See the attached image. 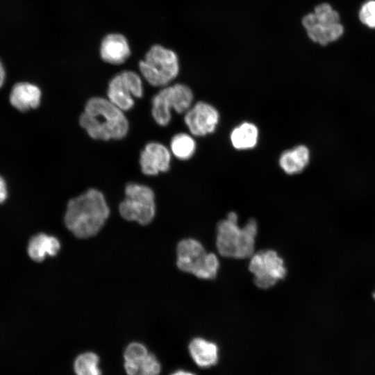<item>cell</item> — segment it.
Segmentation results:
<instances>
[{
    "label": "cell",
    "mask_w": 375,
    "mask_h": 375,
    "mask_svg": "<svg viewBox=\"0 0 375 375\" xmlns=\"http://www.w3.org/2000/svg\"><path fill=\"white\" fill-rule=\"evenodd\" d=\"M109 214L110 209L103 193L90 188L68 201L65 224L76 237L88 238L101 230Z\"/></svg>",
    "instance_id": "1"
},
{
    "label": "cell",
    "mask_w": 375,
    "mask_h": 375,
    "mask_svg": "<svg viewBox=\"0 0 375 375\" xmlns=\"http://www.w3.org/2000/svg\"><path fill=\"white\" fill-rule=\"evenodd\" d=\"M81 126L94 140H121L128 133L129 124L123 110L107 99L90 98L79 117Z\"/></svg>",
    "instance_id": "2"
},
{
    "label": "cell",
    "mask_w": 375,
    "mask_h": 375,
    "mask_svg": "<svg viewBox=\"0 0 375 375\" xmlns=\"http://www.w3.org/2000/svg\"><path fill=\"white\" fill-rule=\"evenodd\" d=\"M257 232L255 219H250L240 228L238 224L237 214L230 212L217 226L216 247L219 253L224 257L237 259L251 257L254 252Z\"/></svg>",
    "instance_id": "3"
},
{
    "label": "cell",
    "mask_w": 375,
    "mask_h": 375,
    "mask_svg": "<svg viewBox=\"0 0 375 375\" xmlns=\"http://www.w3.org/2000/svg\"><path fill=\"white\" fill-rule=\"evenodd\" d=\"M139 69L151 85L163 88L169 85L178 75V58L172 49L155 44L140 61Z\"/></svg>",
    "instance_id": "4"
},
{
    "label": "cell",
    "mask_w": 375,
    "mask_h": 375,
    "mask_svg": "<svg viewBox=\"0 0 375 375\" xmlns=\"http://www.w3.org/2000/svg\"><path fill=\"white\" fill-rule=\"evenodd\" d=\"M176 265L183 272L202 279L216 277L219 262L217 256L206 252L203 244L192 238L183 239L177 245Z\"/></svg>",
    "instance_id": "5"
},
{
    "label": "cell",
    "mask_w": 375,
    "mask_h": 375,
    "mask_svg": "<svg viewBox=\"0 0 375 375\" xmlns=\"http://www.w3.org/2000/svg\"><path fill=\"white\" fill-rule=\"evenodd\" d=\"M194 93L186 84L176 83L162 88L152 99L151 115L160 126H167L172 119V110L185 114L194 103Z\"/></svg>",
    "instance_id": "6"
},
{
    "label": "cell",
    "mask_w": 375,
    "mask_h": 375,
    "mask_svg": "<svg viewBox=\"0 0 375 375\" xmlns=\"http://www.w3.org/2000/svg\"><path fill=\"white\" fill-rule=\"evenodd\" d=\"M125 199L119 203L123 218L141 225L151 223L156 214L155 195L147 185L128 183L125 187Z\"/></svg>",
    "instance_id": "7"
},
{
    "label": "cell",
    "mask_w": 375,
    "mask_h": 375,
    "mask_svg": "<svg viewBox=\"0 0 375 375\" xmlns=\"http://www.w3.org/2000/svg\"><path fill=\"white\" fill-rule=\"evenodd\" d=\"M249 271L253 275L257 287L268 289L284 278L287 270L284 261L276 251L272 249L260 250L251 256Z\"/></svg>",
    "instance_id": "8"
},
{
    "label": "cell",
    "mask_w": 375,
    "mask_h": 375,
    "mask_svg": "<svg viewBox=\"0 0 375 375\" xmlns=\"http://www.w3.org/2000/svg\"><path fill=\"white\" fill-rule=\"evenodd\" d=\"M107 95L108 99L122 110H131L135 104L134 98L143 95L140 76L133 71L121 72L110 81Z\"/></svg>",
    "instance_id": "9"
},
{
    "label": "cell",
    "mask_w": 375,
    "mask_h": 375,
    "mask_svg": "<svg viewBox=\"0 0 375 375\" xmlns=\"http://www.w3.org/2000/svg\"><path fill=\"white\" fill-rule=\"evenodd\" d=\"M183 119L190 134L194 137H205L216 131L220 115L212 104L199 101L192 104Z\"/></svg>",
    "instance_id": "10"
},
{
    "label": "cell",
    "mask_w": 375,
    "mask_h": 375,
    "mask_svg": "<svg viewBox=\"0 0 375 375\" xmlns=\"http://www.w3.org/2000/svg\"><path fill=\"white\" fill-rule=\"evenodd\" d=\"M172 153L164 144L158 142L147 143L140 156L142 172L147 176H155L166 172L170 168Z\"/></svg>",
    "instance_id": "11"
},
{
    "label": "cell",
    "mask_w": 375,
    "mask_h": 375,
    "mask_svg": "<svg viewBox=\"0 0 375 375\" xmlns=\"http://www.w3.org/2000/svg\"><path fill=\"white\" fill-rule=\"evenodd\" d=\"M302 24L308 38L323 46L336 41L344 33V27L340 22L331 24L322 21L313 12H310L303 17Z\"/></svg>",
    "instance_id": "12"
},
{
    "label": "cell",
    "mask_w": 375,
    "mask_h": 375,
    "mask_svg": "<svg viewBox=\"0 0 375 375\" xmlns=\"http://www.w3.org/2000/svg\"><path fill=\"white\" fill-rule=\"evenodd\" d=\"M99 53L104 62L120 65L130 57L131 48L124 35L120 33H110L103 38Z\"/></svg>",
    "instance_id": "13"
},
{
    "label": "cell",
    "mask_w": 375,
    "mask_h": 375,
    "mask_svg": "<svg viewBox=\"0 0 375 375\" xmlns=\"http://www.w3.org/2000/svg\"><path fill=\"white\" fill-rule=\"evenodd\" d=\"M41 98L40 88L28 82H19L15 84L9 95L10 104L22 112L37 108L40 105Z\"/></svg>",
    "instance_id": "14"
},
{
    "label": "cell",
    "mask_w": 375,
    "mask_h": 375,
    "mask_svg": "<svg viewBox=\"0 0 375 375\" xmlns=\"http://www.w3.org/2000/svg\"><path fill=\"white\" fill-rule=\"evenodd\" d=\"M188 351L193 362L203 369L213 367L219 361L217 344L203 338H193L188 344Z\"/></svg>",
    "instance_id": "15"
},
{
    "label": "cell",
    "mask_w": 375,
    "mask_h": 375,
    "mask_svg": "<svg viewBox=\"0 0 375 375\" xmlns=\"http://www.w3.org/2000/svg\"><path fill=\"white\" fill-rule=\"evenodd\" d=\"M310 160L309 148L304 144H299L282 152L278 162L284 173L292 176L301 173L308 167Z\"/></svg>",
    "instance_id": "16"
},
{
    "label": "cell",
    "mask_w": 375,
    "mask_h": 375,
    "mask_svg": "<svg viewBox=\"0 0 375 375\" xmlns=\"http://www.w3.org/2000/svg\"><path fill=\"white\" fill-rule=\"evenodd\" d=\"M259 135L258 126L253 122L245 121L231 130L229 139L235 149L247 151L253 149L257 146Z\"/></svg>",
    "instance_id": "17"
},
{
    "label": "cell",
    "mask_w": 375,
    "mask_h": 375,
    "mask_svg": "<svg viewBox=\"0 0 375 375\" xmlns=\"http://www.w3.org/2000/svg\"><path fill=\"white\" fill-rule=\"evenodd\" d=\"M60 249V243L56 238L40 233L30 239L27 252L33 260L42 262L47 256L56 255Z\"/></svg>",
    "instance_id": "18"
},
{
    "label": "cell",
    "mask_w": 375,
    "mask_h": 375,
    "mask_svg": "<svg viewBox=\"0 0 375 375\" xmlns=\"http://www.w3.org/2000/svg\"><path fill=\"white\" fill-rule=\"evenodd\" d=\"M149 351L147 347L138 342L128 344L124 351V369L127 375H136L140 365Z\"/></svg>",
    "instance_id": "19"
},
{
    "label": "cell",
    "mask_w": 375,
    "mask_h": 375,
    "mask_svg": "<svg viewBox=\"0 0 375 375\" xmlns=\"http://www.w3.org/2000/svg\"><path fill=\"white\" fill-rule=\"evenodd\" d=\"M197 151V142L190 133H178L174 135L170 142L171 153L180 160H188Z\"/></svg>",
    "instance_id": "20"
},
{
    "label": "cell",
    "mask_w": 375,
    "mask_h": 375,
    "mask_svg": "<svg viewBox=\"0 0 375 375\" xmlns=\"http://www.w3.org/2000/svg\"><path fill=\"white\" fill-rule=\"evenodd\" d=\"M99 356L93 351H85L74 359L73 369L75 375H102L99 367Z\"/></svg>",
    "instance_id": "21"
},
{
    "label": "cell",
    "mask_w": 375,
    "mask_h": 375,
    "mask_svg": "<svg viewBox=\"0 0 375 375\" xmlns=\"http://www.w3.org/2000/svg\"><path fill=\"white\" fill-rule=\"evenodd\" d=\"M162 366L156 356L149 352L140 366L136 375H159Z\"/></svg>",
    "instance_id": "22"
},
{
    "label": "cell",
    "mask_w": 375,
    "mask_h": 375,
    "mask_svg": "<svg viewBox=\"0 0 375 375\" xmlns=\"http://www.w3.org/2000/svg\"><path fill=\"white\" fill-rule=\"evenodd\" d=\"M359 19L367 27L375 28V0H369L362 4Z\"/></svg>",
    "instance_id": "23"
},
{
    "label": "cell",
    "mask_w": 375,
    "mask_h": 375,
    "mask_svg": "<svg viewBox=\"0 0 375 375\" xmlns=\"http://www.w3.org/2000/svg\"><path fill=\"white\" fill-rule=\"evenodd\" d=\"M8 191L4 178L0 175V204L3 203L8 198Z\"/></svg>",
    "instance_id": "24"
},
{
    "label": "cell",
    "mask_w": 375,
    "mask_h": 375,
    "mask_svg": "<svg viewBox=\"0 0 375 375\" xmlns=\"http://www.w3.org/2000/svg\"><path fill=\"white\" fill-rule=\"evenodd\" d=\"M169 375H197L196 374L193 373L192 372L185 370V369H177L171 373Z\"/></svg>",
    "instance_id": "25"
},
{
    "label": "cell",
    "mask_w": 375,
    "mask_h": 375,
    "mask_svg": "<svg viewBox=\"0 0 375 375\" xmlns=\"http://www.w3.org/2000/svg\"><path fill=\"white\" fill-rule=\"evenodd\" d=\"M6 79V71L2 62L0 60V88L4 83Z\"/></svg>",
    "instance_id": "26"
},
{
    "label": "cell",
    "mask_w": 375,
    "mask_h": 375,
    "mask_svg": "<svg viewBox=\"0 0 375 375\" xmlns=\"http://www.w3.org/2000/svg\"><path fill=\"white\" fill-rule=\"evenodd\" d=\"M373 297H374V299H375V290H374V294H373Z\"/></svg>",
    "instance_id": "27"
}]
</instances>
